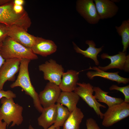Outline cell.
Wrapping results in <instances>:
<instances>
[{
    "instance_id": "1",
    "label": "cell",
    "mask_w": 129,
    "mask_h": 129,
    "mask_svg": "<svg viewBox=\"0 0 129 129\" xmlns=\"http://www.w3.org/2000/svg\"><path fill=\"white\" fill-rule=\"evenodd\" d=\"M31 60L27 59L21 60L19 73L17 79L10 86L11 88L20 87L26 94L32 98L34 107L39 112L41 113L43 108L40 103L38 94L32 84L29 76L28 67Z\"/></svg>"
},
{
    "instance_id": "2",
    "label": "cell",
    "mask_w": 129,
    "mask_h": 129,
    "mask_svg": "<svg viewBox=\"0 0 129 129\" xmlns=\"http://www.w3.org/2000/svg\"><path fill=\"white\" fill-rule=\"evenodd\" d=\"M13 0L0 6V23L8 26H15L27 31L31 24L27 13L25 11L18 14L14 11Z\"/></svg>"
},
{
    "instance_id": "3",
    "label": "cell",
    "mask_w": 129,
    "mask_h": 129,
    "mask_svg": "<svg viewBox=\"0 0 129 129\" xmlns=\"http://www.w3.org/2000/svg\"><path fill=\"white\" fill-rule=\"evenodd\" d=\"M0 51L5 60L27 59L31 60L38 59L31 49L25 47L8 36L2 42Z\"/></svg>"
},
{
    "instance_id": "4",
    "label": "cell",
    "mask_w": 129,
    "mask_h": 129,
    "mask_svg": "<svg viewBox=\"0 0 129 129\" xmlns=\"http://www.w3.org/2000/svg\"><path fill=\"white\" fill-rule=\"evenodd\" d=\"M1 99L2 105L0 107V121L3 120L7 126L12 122L10 127L21 124L23 120L22 107L15 103L12 98L3 97Z\"/></svg>"
},
{
    "instance_id": "5",
    "label": "cell",
    "mask_w": 129,
    "mask_h": 129,
    "mask_svg": "<svg viewBox=\"0 0 129 129\" xmlns=\"http://www.w3.org/2000/svg\"><path fill=\"white\" fill-rule=\"evenodd\" d=\"M77 86L74 91L81 97L89 106L94 110L96 114L102 119L103 113L100 108H106V106L99 103L93 94L94 86L89 83H78Z\"/></svg>"
},
{
    "instance_id": "6",
    "label": "cell",
    "mask_w": 129,
    "mask_h": 129,
    "mask_svg": "<svg viewBox=\"0 0 129 129\" xmlns=\"http://www.w3.org/2000/svg\"><path fill=\"white\" fill-rule=\"evenodd\" d=\"M129 116V103L124 102L108 108L103 113L102 125L109 127Z\"/></svg>"
},
{
    "instance_id": "7",
    "label": "cell",
    "mask_w": 129,
    "mask_h": 129,
    "mask_svg": "<svg viewBox=\"0 0 129 129\" xmlns=\"http://www.w3.org/2000/svg\"><path fill=\"white\" fill-rule=\"evenodd\" d=\"M38 69L43 73L45 80L59 86L64 72L61 65L57 63L55 60L50 59L39 65Z\"/></svg>"
},
{
    "instance_id": "8",
    "label": "cell",
    "mask_w": 129,
    "mask_h": 129,
    "mask_svg": "<svg viewBox=\"0 0 129 129\" xmlns=\"http://www.w3.org/2000/svg\"><path fill=\"white\" fill-rule=\"evenodd\" d=\"M78 12L89 23H98L100 19L93 0H79L76 3Z\"/></svg>"
},
{
    "instance_id": "9",
    "label": "cell",
    "mask_w": 129,
    "mask_h": 129,
    "mask_svg": "<svg viewBox=\"0 0 129 129\" xmlns=\"http://www.w3.org/2000/svg\"><path fill=\"white\" fill-rule=\"evenodd\" d=\"M100 57L103 59H108L111 61L110 63L107 66L98 67L102 70L106 71L110 69H118L126 72H129V55H127L126 53L119 52L118 54L111 56L103 53L101 55Z\"/></svg>"
},
{
    "instance_id": "10",
    "label": "cell",
    "mask_w": 129,
    "mask_h": 129,
    "mask_svg": "<svg viewBox=\"0 0 129 129\" xmlns=\"http://www.w3.org/2000/svg\"><path fill=\"white\" fill-rule=\"evenodd\" d=\"M21 60L17 59L5 60L0 68V90H3L7 81H14L15 75L19 71Z\"/></svg>"
},
{
    "instance_id": "11",
    "label": "cell",
    "mask_w": 129,
    "mask_h": 129,
    "mask_svg": "<svg viewBox=\"0 0 129 129\" xmlns=\"http://www.w3.org/2000/svg\"><path fill=\"white\" fill-rule=\"evenodd\" d=\"M8 36L25 47L31 49L37 37L32 35L24 29L16 26H8Z\"/></svg>"
},
{
    "instance_id": "12",
    "label": "cell",
    "mask_w": 129,
    "mask_h": 129,
    "mask_svg": "<svg viewBox=\"0 0 129 129\" xmlns=\"http://www.w3.org/2000/svg\"><path fill=\"white\" fill-rule=\"evenodd\" d=\"M59 86L48 82L38 94L40 103L43 108L55 104L61 92Z\"/></svg>"
},
{
    "instance_id": "13",
    "label": "cell",
    "mask_w": 129,
    "mask_h": 129,
    "mask_svg": "<svg viewBox=\"0 0 129 129\" xmlns=\"http://www.w3.org/2000/svg\"><path fill=\"white\" fill-rule=\"evenodd\" d=\"M93 1L100 19L111 18L115 16L118 11V7L112 0Z\"/></svg>"
},
{
    "instance_id": "14",
    "label": "cell",
    "mask_w": 129,
    "mask_h": 129,
    "mask_svg": "<svg viewBox=\"0 0 129 129\" xmlns=\"http://www.w3.org/2000/svg\"><path fill=\"white\" fill-rule=\"evenodd\" d=\"M57 48V45L53 41L37 37L35 43L31 49L35 54L46 57L55 52Z\"/></svg>"
},
{
    "instance_id": "15",
    "label": "cell",
    "mask_w": 129,
    "mask_h": 129,
    "mask_svg": "<svg viewBox=\"0 0 129 129\" xmlns=\"http://www.w3.org/2000/svg\"><path fill=\"white\" fill-rule=\"evenodd\" d=\"M93 70L94 71H89L86 73L87 77L90 79L93 80L95 77L98 76L115 81L118 84L122 83L126 84L129 82V78L121 76L118 74L119 71L116 72H107L102 70L97 66L92 67L90 66L86 70Z\"/></svg>"
},
{
    "instance_id": "16",
    "label": "cell",
    "mask_w": 129,
    "mask_h": 129,
    "mask_svg": "<svg viewBox=\"0 0 129 129\" xmlns=\"http://www.w3.org/2000/svg\"><path fill=\"white\" fill-rule=\"evenodd\" d=\"M79 72L73 70L64 72L59 86L62 91H74L77 86Z\"/></svg>"
},
{
    "instance_id": "17",
    "label": "cell",
    "mask_w": 129,
    "mask_h": 129,
    "mask_svg": "<svg viewBox=\"0 0 129 129\" xmlns=\"http://www.w3.org/2000/svg\"><path fill=\"white\" fill-rule=\"evenodd\" d=\"M41 113L38 118V124L44 129H47L54 124L55 122L57 115L56 104L43 108Z\"/></svg>"
},
{
    "instance_id": "18",
    "label": "cell",
    "mask_w": 129,
    "mask_h": 129,
    "mask_svg": "<svg viewBox=\"0 0 129 129\" xmlns=\"http://www.w3.org/2000/svg\"><path fill=\"white\" fill-rule=\"evenodd\" d=\"M85 43L88 45L89 47L86 50H83L73 42L74 50L76 53L81 54L84 57L92 59L96 65H98L99 63L97 59V55L102 51L104 46H102L99 48H96V44L92 40H87L86 41Z\"/></svg>"
},
{
    "instance_id": "19",
    "label": "cell",
    "mask_w": 129,
    "mask_h": 129,
    "mask_svg": "<svg viewBox=\"0 0 129 129\" xmlns=\"http://www.w3.org/2000/svg\"><path fill=\"white\" fill-rule=\"evenodd\" d=\"M80 97L74 91H61L56 102L65 106L71 112L77 107Z\"/></svg>"
},
{
    "instance_id": "20",
    "label": "cell",
    "mask_w": 129,
    "mask_h": 129,
    "mask_svg": "<svg viewBox=\"0 0 129 129\" xmlns=\"http://www.w3.org/2000/svg\"><path fill=\"white\" fill-rule=\"evenodd\" d=\"M93 90L95 93L94 96L97 99V101L106 104L108 107L124 102V100L121 98L113 97L108 95V92L102 90L98 86L94 87Z\"/></svg>"
},
{
    "instance_id": "21",
    "label": "cell",
    "mask_w": 129,
    "mask_h": 129,
    "mask_svg": "<svg viewBox=\"0 0 129 129\" xmlns=\"http://www.w3.org/2000/svg\"><path fill=\"white\" fill-rule=\"evenodd\" d=\"M84 117L81 109L77 107L70 112L63 125V129H80V125Z\"/></svg>"
},
{
    "instance_id": "22",
    "label": "cell",
    "mask_w": 129,
    "mask_h": 129,
    "mask_svg": "<svg viewBox=\"0 0 129 129\" xmlns=\"http://www.w3.org/2000/svg\"><path fill=\"white\" fill-rule=\"evenodd\" d=\"M116 31L122 38L123 48L122 52L126 53L129 45V19L123 21L121 25L116 26Z\"/></svg>"
},
{
    "instance_id": "23",
    "label": "cell",
    "mask_w": 129,
    "mask_h": 129,
    "mask_svg": "<svg viewBox=\"0 0 129 129\" xmlns=\"http://www.w3.org/2000/svg\"><path fill=\"white\" fill-rule=\"evenodd\" d=\"M56 119L53 125L56 128L60 129L63 125L70 115V112L68 108L61 104L57 103Z\"/></svg>"
},
{
    "instance_id": "24",
    "label": "cell",
    "mask_w": 129,
    "mask_h": 129,
    "mask_svg": "<svg viewBox=\"0 0 129 129\" xmlns=\"http://www.w3.org/2000/svg\"><path fill=\"white\" fill-rule=\"evenodd\" d=\"M109 90L111 91L116 90L122 93L124 95V102L129 103V85L123 87H119L115 85H113L111 86Z\"/></svg>"
},
{
    "instance_id": "25",
    "label": "cell",
    "mask_w": 129,
    "mask_h": 129,
    "mask_svg": "<svg viewBox=\"0 0 129 129\" xmlns=\"http://www.w3.org/2000/svg\"><path fill=\"white\" fill-rule=\"evenodd\" d=\"M8 26L0 23V44L8 36Z\"/></svg>"
},
{
    "instance_id": "26",
    "label": "cell",
    "mask_w": 129,
    "mask_h": 129,
    "mask_svg": "<svg viewBox=\"0 0 129 129\" xmlns=\"http://www.w3.org/2000/svg\"><path fill=\"white\" fill-rule=\"evenodd\" d=\"M86 125L87 129H101L96 121L92 118H90L86 119Z\"/></svg>"
},
{
    "instance_id": "27",
    "label": "cell",
    "mask_w": 129,
    "mask_h": 129,
    "mask_svg": "<svg viewBox=\"0 0 129 129\" xmlns=\"http://www.w3.org/2000/svg\"><path fill=\"white\" fill-rule=\"evenodd\" d=\"M16 97V95L11 90L4 91L3 90H0V99L3 97L13 98Z\"/></svg>"
},
{
    "instance_id": "28",
    "label": "cell",
    "mask_w": 129,
    "mask_h": 129,
    "mask_svg": "<svg viewBox=\"0 0 129 129\" xmlns=\"http://www.w3.org/2000/svg\"><path fill=\"white\" fill-rule=\"evenodd\" d=\"M13 8L15 11L18 14L21 13L25 11L22 5H17L14 4Z\"/></svg>"
},
{
    "instance_id": "29",
    "label": "cell",
    "mask_w": 129,
    "mask_h": 129,
    "mask_svg": "<svg viewBox=\"0 0 129 129\" xmlns=\"http://www.w3.org/2000/svg\"><path fill=\"white\" fill-rule=\"evenodd\" d=\"M13 2L15 4L22 5L24 3L25 1L23 0H15Z\"/></svg>"
},
{
    "instance_id": "30",
    "label": "cell",
    "mask_w": 129,
    "mask_h": 129,
    "mask_svg": "<svg viewBox=\"0 0 129 129\" xmlns=\"http://www.w3.org/2000/svg\"><path fill=\"white\" fill-rule=\"evenodd\" d=\"M2 43L0 44V48ZM5 60L2 57L0 51V68L5 63Z\"/></svg>"
},
{
    "instance_id": "31",
    "label": "cell",
    "mask_w": 129,
    "mask_h": 129,
    "mask_svg": "<svg viewBox=\"0 0 129 129\" xmlns=\"http://www.w3.org/2000/svg\"><path fill=\"white\" fill-rule=\"evenodd\" d=\"M7 124L5 122L0 121V129H6Z\"/></svg>"
},
{
    "instance_id": "32",
    "label": "cell",
    "mask_w": 129,
    "mask_h": 129,
    "mask_svg": "<svg viewBox=\"0 0 129 129\" xmlns=\"http://www.w3.org/2000/svg\"><path fill=\"white\" fill-rule=\"evenodd\" d=\"M11 0H0V6L11 1Z\"/></svg>"
},
{
    "instance_id": "33",
    "label": "cell",
    "mask_w": 129,
    "mask_h": 129,
    "mask_svg": "<svg viewBox=\"0 0 129 129\" xmlns=\"http://www.w3.org/2000/svg\"><path fill=\"white\" fill-rule=\"evenodd\" d=\"M28 129H34L33 128V127L31 124H30L28 127ZM47 129H59L56 128L54 127L53 125H52L49 127Z\"/></svg>"
}]
</instances>
